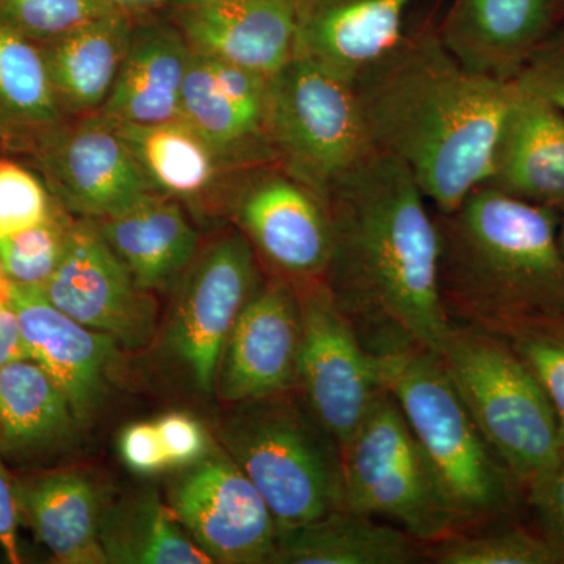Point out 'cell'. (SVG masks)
Segmentation results:
<instances>
[{
	"label": "cell",
	"instance_id": "1",
	"mask_svg": "<svg viewBox=\"0 0 564 564\" xmlns=\"http://www.w3.org/2000/svg\"><path fill=\"white\" fill-rule=\"evenodd\" d=\"M323 203L332 251L322 284L366 350H440L452 325L441 300L440 228L411 173L373 150Z\"/></svg>",
	"mask_w": 564,
	"mask_h": 564
},
{
	"label": "cell",
	"instance_id": "2",
	"mask_svg": "<svg viewBox=\"0 0 564 564\" xmlns=\"http://www.w3.org/2000/svg\"><path fill=\"white\" fill-rule=\"evenodd\" d=\"M352 88L375 150L402 163L437 214L488 184L513 80L467 69L437 32L421 31Z\"/></svg>",
	"mask_w": 564,
	"mask_h": 564
},
{
	"label": "cell",
	"instance_id": "3",
	"mask_svg": "<svg viewBox=\"0 0 564 564\" xmlns=\"http://www.w3.org/2000/svg\"><path fill=\"white\" fill-rule=\"evenodd\" d=\"M436 220L441 300L452 323L505 337L564 313L556 209L485 184Z\"/></svg>",
	"mask_w": 564,
	"mask_h": 564
},
{
	"label": "cell",
	"instance_id": "4",
	"mask_svg": "<svg viewBox=\"0 0 564 564\" xmlns=\"http://www.w3.org/2000/svg\"><path fill=\"white\" fill-rule=\"evenodd\" d=\"M373 361L381 386L399 403L436 470L462 530L518 514L524 491L494 454L437 352L413 348L373 356Z\"/></svg>",
	"mask_w": 564,
	"mask_h": 564
},
{
	"label": "cell",
	"instance_id": "5",
	"mask_svg": "<svg viewBox=\"0 0 564 564\" xmlns=\"http://www.w3.org/2000/svg\"><path fill=\"white\" fill-rule=\"evenodd\" d=\"M234 404L220 430L226 454L261 492L278 533L344 508L340 445L299 389Z\"/></svg>",
	"mask_w": 564,
	"mask_h": 564
},
{
	"label": "cell",
	"instance_id": "6",
	"mask_svg": "<svg viewBox=\"0 0 564 564\" xmlns=\"http://www.w3.org/2000/svg\"><path fill=\"white\" fill-rule=\"evenodd\" d=\"M494 454L522 491L562 451L551 400L524 359L497 334L452 323L436 351Z\"/></svg>",
	"mask_w": 564,
	"mask_h": 564
},
{
	"label": "cell",
	"instance_id": "7",
	"mask_svg": "<svg viewBox=\"0 0 564 564\" xmlns=\"http://www.w3.org/2000/svg\"><path fill=\"white\" fill-rule=\"evenodd\" d=\"M340 454L344 508L399 527L425 544L462 530L436 470L384 388Z\"/></svg>",
	"mask_w": 564,
	"mask_h": 564
},
{
	"label": "cell",
	"instance_id": "8",
	"mask_svg": "<svg viewBox=\"0 0 564 564\" xmlns=\"http://www.w3.org/2000/svg\"><path fill=\"white\" fill-rule=\"evenodd\" d=\"M267 143L282 172L322 199L375 150L352 85L296 54L270 77Z\"/></svg>",
	"mask_w": 564,
	"mask_h": 564
},
{
	"label": "cell",
	"instance_id": "9",
	"mask_svg": "<svg viewBox=\"0 0 564 564\" xmlns=\"http://www.w3.org/2000/svg\"><path fill=\"white\" fill-rule=\"evenodd\" d=\"M302 303L299 389L315 417L343 445L383 391L373 356L322 282L296 288Z\"/></svg>",
	"mask_w": 564,
	"mask_h": 564
},
{
	"label": "cell",
	"instance_id": "10",
	"mask_svg": "<svg viewBox=\"0 0 564 564\" xmlns=\"http://www.w3.org/2000/svg\"><path fill=\"white\" fill-rule=\"evenodd\" d=\"M181 281L170 344L196 388L209 393L226 339L261 288L258 259L243 232L229 234L195 258Z\"/></svg>",
	"mask_w": 564,
	"mask_h": 564
},
{
	"label": "cell",
	"instance_id": "11",
	"mask_svg": "<svg viewBox=\"0 0 564 564\" xmlns=\"http://www.w3.org/2000/svg\"><path fill=\"white\" fill-rule=\"evenodd\" d=\"M41 289L62 313L129 350L148 347L154 337V299L137 284L91 218L69 225L62 261Z\"/></svg>",
	"mask_w": 564,
	"mask_h": 564
},
{
	"label": "cell",
	"instance_id": "12",
	"mask_svg": "<svg viewBox=\"0 0 564 564\" xmlns=\"http://www.w3.org/2000/svg\"><path fill=\"white\" fill-rule=\"evenodd\" d=\"M170 508L212 562H273L276 521L261 492L228 454L192 464L170 489Z\"/></svg>",
	"mask_w": 564,
	"mask_h": 564
},
{
	"label": "cell",
	"instance_id": "13",
	"mask_svg": "<svg viewBox=\"0 0 564 564\" xmlns=\"http://www.w3.org/2000/svg\"><path fill=\"white\" fill-rule=\"evenodd\" d=\"M41 169L69 209L104 220L158 193L131 148L106 117L41 135Z\"/></svg>",
	"mask_w": 564,
	"mask_h": 564
},
{
	"label": "cell",
	"instance_id": "14",
	"mask_svg": "<svg viewBox=\"0 0 564 564\" xmlns=\"http://www.w3.org/2000/svg\"><path fill=\"white\" fill-rule=\"evenodd\" d=\"M237 220L252 250L295 288L322 282L332 251L321 196L288 173L259 172L237 195Z\"/></svg>",
	"mask_w": 564,
	"mask_h": 564
},
{
	"label": "cell",
	"instance_id": "15",
	"mask_svg": "<svg viewBox=\"0 0 564 564\" xmlns=\"http://www.w3.org/2000/svg\"><path fill=\"white\" fill-rule=\"evenodd\" d=\"M302 303L291 282L274 276L237 318L223 347L217 391L225 402L262 399L299 384Z\"/></svg>",
	"mask_w": 564,
	"mask_h": 564
},
{
	"label": "cell",
	"instance_id": "16",
	"mask_svg": "<svg viewBox=\"0 0 564 564\" xmlns=\"http://www.w3.org/2000/svg\"><path fill=\"white\" fill-rule=\"evenodd\" d=\"M11 307L29 358L57 384L77 421H88L106 397L118 344L62 313L41 288L13 284Z\"/></svg>",
	"mask_w": 564,
	"mask_h": 564
},
{
	"label": "cell",
	"instance_id": "17",
	"mask_svg": "<svg viewBox=\"0 0 564 564\" xmlns=\"http://www.w3.org/2000/svg\"><path fill=\"white\" fill-rule=\"evenodd\" d=\"M421 0H296L295 54L347 84L388 57L411 32Z\"/></svg>",
	"mask_w": 564,
	"mask_h": 564
},
{
	"label": "cell",
	"instance_id": "18",
	"mask_svg": "<svg viewBox=\"0 0 564 564\" xmlns=\"http://www.w3.org/2000/svg\"><path fill=\"white\" fill-rule=\"evenodd\" d=\"M269 82L270 77L192 51L181 118L232 161H273L267 143Z\"/></svg>",
	"mask_w": 564,
	"mask_h": 564
},
{
	"label": "cell",
	"instance_id": "19",
	"mask_svg": "<svg viewBox=\"0 0 564 564\" xmlns=\"http://www.w3.org/2000/svg\"><path fill=\"white\" fill-rule=\"evenodd\" d=\"M177 29L192 51L272 77L295 54L296 0H185Z\"/></svg>",
	"mask_w": 564,
	"mask_h": 564
},
{
	"label": "cell",
	"instance_id": "20",
	"mask_svg": "<svg viewBox=\"0 0 564 564\" xmlns=\"http://www.w3.org/2000/svg\"><path fill=\"white\" fill-rule=\"evenodd\" d=\"M554 0H454L437 35L467 69L513 80L551 31Z\"/></svg>",
	"mask_w": 564,
	"mask_h": 564
},
{
	"label": "cell",
	"instance_id": "21",
	"mask_svg": "<svg viewBox=\"0 0 564 564\" xmlns=\"http://www.w3.org/2000/svg\"><path fill=\"white\" fill-rule=\"evenodd\" d=\"M488 185L538 206L564 207V117L518 90L500 128Z\"/></svg>",
	"mask_w": 564,
	"mask_h": 564
},
{
	"label": "cell",
	"instance_id": "22",
	"mask_svg": "<svg viewBox=\"0 0 564 564\" xmlns=\"http://www.w3.org/2000/svg\"><path fill=\"white\" fill-rule=\"evenodd\" d=\"M191 57L192 47L177 25H132L128 51L102 106V117L135 124L181 118L182 88Z\"/></svg>",
	"mask_w": 564,
	"mask_h": 564
},
{
	"label": "cell",
	"instance_id": "23",
	"mask_svg": "<svg viewBox=\"0 0 564 564\" xmlns=\"http://www.w3.org/2000/svg\"><path fill=\"white\" fill-rule=\"evenodd\" d=\"M95 221L144 291L172 288L195 261V229L180 204L161 193H152L131 209Z\"/></svg>",
	"mask_w": 564,
	"mask_h": 564
},
{
	"label": "cell",
	"instance_id": "24",
	"mask_svg": "<svg viewBox=\"0 0 564 564\" xmlns=\"http://www.w3.org/2000/svg\"><path fill=\"white\" fill-rule=\"evenodd\" d=\"M425 547L399 527L339 508L278 533L272 563L411 564L425 558Z\"/></svg>",
	"mask_w": 564,
	"mask_h": 564
},
{
	"label": "cell",
	"instance_id": "25",
	"mask_svg": "<svg viewBox=\"0 0 564 564\" xmlns=\"http://www.w3.org/2000/svg\"><path fill=\"white\" fill-rule=\"evenodd\" d=\"M76 415L50 375L31 358L0 367V455L33 462L73 443Z\"/></svg>",
	"mask_w": 564,
	"mask_h": 564
},
{
	"label": "cell",
	"instance_id": "26",
	"mask_svg": "<svg viewBox=\"0 0 564 564\" xmlns=\"http://www.w3.org/2000/svg\"><path fill=\"white\" fill-rule=\"evenodd\" d=\"M109 121L131 148L154 191L169 198L202 199L225 180L226 170L242 165L223 155L182 118L152 124Z\"/></svg>",
	"mask_w": 564,
	"mask_h": 564
},
{
	"label": "cell",
	"instance_id": "27",
	"mask_svg": "<svg viewBox=\"0 0 564 564\" xmlns=\"http://www.w3.org/2000/svg\"><path fill=\"white\" fill-rule=\"evenodd\" d=\"M131 32L128 13L118 11L40 44L61 107L102 109L120 73Z\"/></svg>",
	"mask_w": 564,
	"mask_h": 564
},
{
	"label": "cell",
	"instance_id": "28",
	"mask_svg": "<svg viewBox=\"0 0 564 564\" xmlns=\"http://www.w3.org/2000/svg\"><path fill=\"white\" fill-rule=\"evenodd\" d=\"M44 547L63 564L109 563L95 486L74 473L51 474L18 491Z\"/></svg>",
	"mask_w": 564,
	"mask_h": 564
},
{
	"label": "cell",
	"instance_id": "29",
	"mask_svg": "<svg viewBox=\"0 0 564 564\" xmlns=\"http://www.w3.org/2000/svg\"><path fill=\"white\" fill-rule=\"evenodd\" d=\"M101 543L109 563H214L188 536L172 508L154 494H139L115 505L101 518Z\"/></svg>",
	"mask_w": 564,
	"mask_h": 564
},
{
	"label": "cell",
	"instance_id": "30",
	"mask_svg": "<svg viewBox=\"0 0 564 564\" xmlns=\"http://www.w3.org/2000/svg\"><path fill=\"white\" fill-rule=\"evenodd\" d=\"M61 115L39 43L0 21V120L51 129Z\"/></svg>",
	"mask_w": 564,
	"mask_h": 564
},
{
	"label": "cell",
	"instance_id": "31",
	"mask_svg": "<svg viewBox=\"0 0 564 564\" xmlns=\"http://www.w3.org/2000/svg\"><path fill=\"white\" fill-rule=\"evenodd\" d=\"M437 564H564V554L536 527L510 518L458 530L426 544Z\"/></svg>",
	"mask_w": 564,
	"mask_h": 564
},
{
	"label": "cell",
	"instance_id": "32",
	"mask_svg": "<svg viewBox=\"0 0 564 564\" xmlns=\"http://www.w3.org/2000/svg\"><path fill=\"white\" fill-rule=\"evenodd\" d=\"M118 11L107 0H0V21L39 44Z\"/></svg>",
	"mask_w": 564,
	"mask_h": 564
},
{
	"label": "cell",
	"instance_id": "33",
	"mask_svg": "<svg viewBox=\"0 0 564 564\" xmlns=\"http://www.w3.org/2000/svg\"><path fill=\"white\" fill-rule=\"evenodd\" d=\"M69 225L52 212L47 220L28 231L0 239V262L18 285L43 288L57 270L65 252Z\"/></svg>",
	"mask_w": 564,
	"mask_h": 564
},
{
	"label": "cell",
	"instance_id": "34",
	"mask_svg": "<svg viewBox=\"0 0 564 564\" xmlns=\"http://www.w3.org/2000/svg\"><path fill=\"white\" fill-rule=\"evenodd\" d=\"M543 386L564 445V313L519 326L503 337Z\"/></svg>",
	"mask_w": 564,
	"mask_h": 564
},
{
	"label": "cell",
	"instance_id": "35",
	"mask_svg": "<svg viewBox=\"0 0 564 564\" xmlns=\"http://www.w3.org/2000/svg\"><path fill=\"white\" fill-rule=\"evenodd\" d=\"M52 215L50 195L35 174L0 161V239L28 231Z\"/></svg>",
	"mask_w": 564,
	"mask_h": 564
},
{
	"label": "cell",
	"instance_id": "36",
	"mask_svg": "<svg viewBox=\"0 0 564 564\" xmlns=\"http://www.w3.org/2000/svg\"><path fill=\"white\" fill-rule=\"evenodd\" d=\"M513 82L519 91L543 99L564 117V25L549 31L514 74Z\"/></svg>",
	"mask_w": 564,
	"mask_h": 564
},
{
	"label": "cell",
	"instance_id": "37",
	"mask_svg": "<svg viewBox=\"0 0 564 564\" xmlns=\"http://www.w3.org/2000/svg\"><path fill=\"white\" fill-rule=\"evenodd\" d=\"M538 532L564 554V445L547 473L525 491Z\"/></svg>",
	"mask_w": 564,
	"mask_h": 564
},
{
	"label": "cell",
	"instance_id": "38",
	"mask_svg": "<svg viewBox=\"0 0 564 564\" xmlns=\"http://www.w3.org/2000/svg\"><path fill=\"white\" fill-rule=\"evenodd\" d=\"M172 467L192 466L207 454V434L191 414L170 413L155 421Z\"/></svg>",
	"mask_w": 564,
	"mask_h": 564
},
{
	"label": "cell",
	"instance_id": "39",
	"mask_svg": "<svg viewBox=\"0 0 564 564\" xmlns=\"http://www.w3.org/2000/svg\"><path fill=\"white\" fill-rule=\"evenodd\" d=\"M122 462L137 474H158L172 467L155 422H137L121 432Z\"/></svg>",
	"mask_w": 564,
	"mask_h": 564
},
{
	"label": "cell",
	"instance_id": "40",
	"mask_svg": "<svg viewBox=\"0 0 564 564\" xmlns=\"http://www.w3.org/2000/svg\"><path fill=\"white\" fill-rule=\"evenodd\" d=\"M20 497L11 484L0 455V549L11 564L21 563L18 524H20Z\"/></svg>",
	"mask_w": 564,
	"mask_h": 564
},
{
	"label": "cell",
	"instance_id": "41",
	"mask_svg": "<svg viewBox=\"0 0 564 564\" xmlns=\"http://www.w3.org/2000/svg\"><path fill=\"white\" fill-rule=\"evenodd\" d=\"M28 358L29 352L22 340L17 314L13 307H3L0 310V367Z\"/></svg>",
	"mask_w": 564,
	"mask_h": 564
},
{
	"label": "cell",
	"instance_id": "42",
	"mask_svg": "<svg viewBox=\"0 0 564 564\" xmlns=\"http://www.w3.org/2000/svg\"><path fill=\"white\" fill-rule=\"evenodd\" d=\"M107 2L111 3L115 9L129 13V11L151 10L163 6L176 7L185 0H107Z\"/></svg>",
	"mask_w": 564,
	"mask_h": 564
},
{
	"label": "cell",
	"instance_id": "43",
	"mask_svg": "<svg viewBox=\"0 0 564 564\" xmlns=\"http://www.w3.org/2000/svg\"><path fill=\"white\" fill-rule=\"evenodd\" d=\"M558 245H560V251H562V256L564 259V217L563 220H560L558 226Z\"/></svg>",
	"mask_w": 564,
	"mask_h": 564
},
{
	"label": "cell",
	"instance_id": "44",
	"mask_svg": "<svg viewBox=\"0 0 564 564\" xmlns=\"http://www.w3.org/2000/svg\"><path fill=\"white\" fill-rule=\"evenodd\" d=\"M7 274H6V270H3V267H2V262H0V281L2 280H7Z\"/></svg>",
	"mask_w": 564,
	"mask_h": 564
}]
</instances>
